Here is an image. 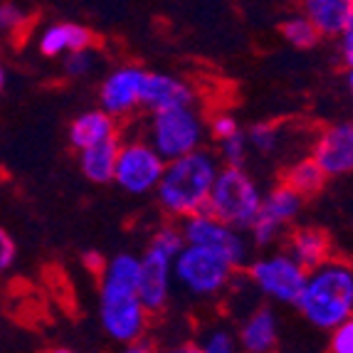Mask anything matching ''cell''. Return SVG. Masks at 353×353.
<instances>
[{
    "label": "cell",
    "instance_id": "1",
    "mask_svg": "<svg viewBox=\"0 0 353 353\" xmlns=\"http://www.w3.org/2000/svg\"><path fill=\"white\" fill-rule=\"evenodd\" d=\"M99 321L117 343H131L146 334L148 312L139 299V257L121 252L99 272Z\"/></svg>",
    "mask_w": 353,
    "mask_h": 353
},
{
    "label": "cell",
    "instance_id": "2",
    "mask_svg": "<svg viewBox=\"0 0 353 353\" xmlns=\"http://www.w3.org/2000/svg\"><path fill=\"white\" fill-rule=\"evenodd\" d=\"M314 329L329 331L353 314V270L341 259H326L306 272V282L294 301Z\"/></svg>",
    "mask_w": 353,
    "mask_h": 353
},
{
    "label": "cell",
    "instance_id": "3",
    "mask_svg": "<svg viewBox=\"0 0 353 353\" xmlns=\"http://www.w3.org/2000/svg\"><path fill=\"white\" fill-rule=\"evenodd\" d=\"M218 176V161L205 148H195L178 159L165 161L163 173L156 183L159 203L173 218H185L203 210Z\"/></svg>",
    "mask_w": 353,
    "mask_h": 353
},
{
    "label": "cell",
    "instance_id": "4",
    "mask_svg": "<svg viewBox=\"0 0 353 353\" xmlns=\"http://www.w3.org/2000/svg\"><path fill=\"white\" fill-rule=\"evenodd\" d=\"M259 208H262V190L245 171V165L218 168L203 210L245 232L259 215Z\"/></svg>",
    "mask_w": 353,
    "mask_h": 353
},
{
    "label": "cell",
    "instance_id": "5",
    "mask_svg": "<svg viewBox=\"0 0 353 353\" xmlns=\"http://www.w3.org/2000/svg\"><path fill=\"white\" fill-rule=\"evenodd\" d=\"M235 272L237 267L225 254L203 245L185 242L181 252L173 257V282H178L193 296L220 294L232 282Z\"/></svg>",
    "mask_w": 353,
    "mask_h": 353
},
{
    "label": "cell",
    "instance_id": "6",
    "mask_svg": "<svg viewBox=\"0 0 353 353\" xmlns=\"http://www.w3.org/2000/svg\"><path fill=\"white\" fill-rule=\"evenodd\" d=\"M203 136H205V124L193 106H173L151 114L148 143L163 156V161L201 148Z\"/></svg>",
    "mask_w": 353,
    "mask_h": 353
},
{
    "label": "cell",
    "instance_id": "7",
    "mask_svg": "<svg viewBox=\"0 0 353 353\" xmlns=\"http://www.w3.org/2000/svg\"><path fill=\"white\" fill-rule=\"evenodd\" d=\"M306 272L309 270H304L287 252L267 254V257H257L252 262H248L250 282L265 296L287 306H294V301L299 299L306 282Z\"/></svg>",
    "mask_w": 353,
    "mask_h": 353
},
{
    "label": "cell",
    "instance_id": "8",
    "mask_svg": "<svg viewBox=\"0 0 353 353\" xmlns=\"http://www.w3.org/2000/svg\"><path fill=\"white\" fill-rule=\"evenodd\" d=\"M163 165V156L151 143L143 139H134V141L119 143L112 181L129 195H146L156 188Z\"/></svg>",
    "mask_w": 353,
    "mask_h": 353
},
{
    "label": "cell",
    "instance_id": "9",
    "mask_svg": "<svg viewBox=\"0 0 353 353\" xmlns=\"http://www.w3.org/2000/svg\"><path fill=\"white\" fill-rule=\"evenodd\" d=\"M181 232H183V240L190 242V245H203V248H210L215 252L225 254L237 270L248 265L250 248H248V240L242 237V230L232 228V225L223 223L218 218H212L210 212L198 210L193 215H185Z\"/></svg>",
    "mask_w": 353,
    "mask_h": 353
},
{
    "label": "cell",
    "instance_id": "10",
    "mask_svg": "<svg viewBox=\"0 0 353 353\" xmlns=\"http://www.w3.org/2000/svg\"><path fill=\"white\" fill-rule=\"evenodd\" d=\"M139 299L148 314L165 309L173 289V257L148 242L143 257H139Z\"/></svg>",
    "mask_w": 353,
    "mask_h": 353
},
{
    "label": "cell",
    "instance_id": "11",
    "mask_svg": "<svg viewBox=\"0 0 353 353\" xmlns=\"http://www.w3.org/2000/svg\"><path fill=\"white\" fill-rule=\"evenodd\" d=\"M146 70L139 65H124L117 67L112 74L106 77L99 89V104L106 114L126 117L134 109H139V97H141V84Z\"/></svg>",
    "mask_w": 353,
    "mask_h": 353
},
{
    "label": "cell",
    "instance_id": "12",
    "mask_svg": "<svg viewBox=\"0 0 353 353\" xmlns=\"http://www.w3.org/2000/svg\"><path fill=\"white\" fill-rule=\"evenodd\" d=\"M312 159L329 178L351 173L353 168V126L348 121L334 124L319 136L314 143Z\"/></svg>",
    "mask_w": 353,
    "mask_h": 353
},
{
    "label": "cell",
    "instance_id": "13",
    "mask_svg": "<svg viewBox=\"0 0 353 353\" xmlns=\"http://www.w3.org/2000/svg\"><path fill=\"white\" fill-rule=\"evenodd\" d=\"M195 104V89L185 79L163 72H146L141 84V97L139 106L146 112H163L173 106H193Z\"/></svg>",
    "mask_w": 353,
    "mask_h": 353
},
{
    "label": "cell",
    "instance_id": "14",
    "mask_svg": "<svg viewBox=\"0 0 353 353\" xmlns=\"http://www.w3.org/2000/svg\"><path fill=\"white\" fill-rule=\"evenodd\" d=\"M237 346H242L248 353H270L279 343V324L277 314L270 306H259L245 319V324L237 336Z\"/></svg>",
    "mask_w": 353,
    "mask_h": 353
},
{
    "label": "cell",
    "instance_id": "15",
    "mask_svg": "<svg viewBox=\"0 0 353 353\" xmlns=\"http://www.w3.org/2000/svg\"><path fill=\"white\" fill-rule=\"evenodd\" d=\"M304 15L321 37H339L353 28V0H304Z\"/></svg>",
    "mask_w": 353,
    "mask_h": 353
},
{
    "label": "cell",
    "instance_id": "16",
    "mask_svg": "<svg viewBox=\"0 0 353 353\" xmlns=\"http://www.w3.org/2000/svg\"><path fill=\"white\" fill-rule=\"evenodd\" d=\"M119 143H121L119 136H112V139H104V141L92 143L79 151V171L89 183H94V185L112 183Z\"/></svg>",
    "mask_w": 353,
    "mask_h": 353
},
{
    "label": "cell",
    "instance_id": "17",
    "mask_svg": "<svg viewBox=\"0 0 353 353\" xmlns=\"http://www.w3.org/2000/svg\"><path fill=\"white\" fill-rule=\"evenodd\" d=\"M287 254L299 262L304 270H314L331 257V237L321 228H299L289 237Z\"/></svg>",
    "mask_w": 353,
    "mask_h": 353
},
{
    "label": "cell",
    "instance_id": "18",
    "mask_svg": "<svg viewBox=\"0 0 353 353\" xmlns=\"http://www.w3.org/2000/svg\"><path fill=\"white\" fill-rule=\"evenodd\" d=\"M92 30L77 23H54L40 35V52L45 57H59L72 50L92 48Z\"/></svg>",
    "mask_w": 353,
    "mask_h": 353
},
{
    "label": "cell",
    "instance_id": "19",
    "mask_svg": "<svg viewBox=\"0 0 353 353\" xmlns=\"http://www.w3.org/2000/svg\"><path fill=\"white\" fill-rule=\"evenodd\" d=\"M112 136H117V119L106 114L104 109H89L70 124V143L77 151L104 141V139H112Z\"/></svg>",
    "mask_w": 353,
    "mask_h": 353
},
{
    "label": "cell",
    "instance_id": "20",
    "mask_svg": "<svg viewBox=\"0 0 353 353\" xmlns=\"http://www.w3.org/2000/svg\"><path fill=\"white\" fill-rule=\"evenodd\" d=\"M301 208H304V198L296 190L289 188L287 183H279L277 188H272L267 195H262L259 215L277 223L279 228H287L292 220L299 218Z\"/></svg>",
    "mask_w": 353,
    "mask_h": 353
},
{
    "label": "cell",
    "instance_id": "21",
    "mask_svg": "<svg viewBox=\"0 0 353 353\" xmlns=\"http://www.w3.org/2000/svg\"><path fill=\"white\" fill-rule=\"evenodd\" d=\"M326 181H329V176H326V173L319 168L316 161L309 156V159L296 161L292 168H287L282 183H287L289 188L296 190L306 201V198H314V195L321 193V190L326 188Z\"/></svg>",
    "mask_w": 353,
    "mask_h": 353
},
{
    "label": "cell",
    "instance_id": "22",
    "mask_svg": "<svg viewBox=\"0 0 353 353\" xmlns=\"http://www.w3.org/2000/svg\"><path fill=\"white\" fill-rule=\"evenodd\" d=\"M279 32H282L284 40L296 50H314L321 40L319 30L314 28V23L306 15H294V18H287L279 25Z\"/></svg>",
    "mask_w": 353,
    "mask_h": 353
},
{
    "label": "cell",
    "instance_id": "23",
    "mask_svg": "<svg viewBox=\"0 0 353 353\" xmlns=\"http://www.w3.org/2000/svg\"><path fill=\"white\" fill-rule=\"evenodd\" d=\"M245 139H248V146H252L259 153H274L279 146V126L274 124H252L245 131Z\"/></svg>",
    "mask_w": 353,
    "mask_h": 353
},
{
    "label": "cell",
    "instance_id": "24",
    "mask_svg": "<svg viewBox=\"0 0 353 353\" xmlns=\"http://www.w3.org/2000/svg\"><path fill=\"white\" fill-rule=\"evenodd\" d=\"M220 153H223V161L228 165H245L248 161V139H245V131H235L228 139H220Z\"/></svg>",
    "mask_w": 353,
    "mask_h": 353
},
{
    "label": "cell",
    "instance_id": "25",
    "mask_svg": "<svg viewBox=\"0 0 353 353\" xmlns=\"http://www.w3.org/2000/svg\"><path fill=\"white\" fill-rule=\"evenodd\" d=\"M201 351L205 353H232L237 351V339L228 329H212L210 334L203 336Z\"/></svg>",
    "mask_w": 353,
    "mask_h": 353
},
{
    "label": "cell",
    "instance_id": "26",
    "mask_svg": "<svg viewBox=\"0 0 353 353\" xmlns=\"http://www.w3.org/2000/svg\"><path fill=\"white\" fill-rule=\"evenodd\" d=\"M151 245H156V248H161L163 252H168L171 257H176L178 252H181V248L185 245V240H183V232L181 228H173V225H163V228L156 232V235L151 237Z\"/></svg>",
    "mask_w": 353,
    "mask_h": 353
},
{
    "label": "cell",
    "instance_id": "27",
    "mask_svg": "<svg viewBox=\"0 0 353 353\" xmlns=\"http://www.w3.org/2000/svg\"><path fill=\"white\" fill-rule=\"evenodd\" d=\"M329 351L331 353H353V321L346 319L341 324L329 329Z\"/></svg>",
    "mask_w": 353,
    "mask_h": 353
},
{
    "label": "cell",
    "instance_id": "28",
    "mask_svg": "<svg viewBox=\"0 0 353 353\" xmlns=\"http://www.w3.org/2000/svg\"><path fill=\"white\" fill-rule=\"evenodd\" d=\"M94 65V54L92 50H72V52L65 54V74L67 77H84Z\"/></svg>",
    "mask_w": 353,
    "mask_h": 353
},
{
    "label": "cell",
    "instance_id": "29",
    "mask_svg": "<svg viewBox=\"0 0 353 353\" xmlns=\"http://www.w3.org/2000/svg\"><path fill=\"white\" fill-rule=\"evenodd\" d=\"M25 12L15 3H0V35H10L18 28H23Z\"/></svg>",
    "mask_w": 353,
    "mask_h": 353
},
{
    "label": "cell",
    "instance_id": "30",
    "mask_svg": "<svg viewBox=\"0 0 353 353\" xmlns=\"http://www.w3.org/2000/svg\"><path fill=\"white\" fill-rule=\"evenodd\" d=\"M15 257H18L15 240H12V235L6 228H0V277L6 272H10V267L15 265Z\"/></svg>",
    "mask_w": 353,
    "mask_h": 353
},
{
    "label": "cell",
    "instance_id": "31",
    "mask_svg": "<svg viewBox=\"0 0 353 353\" xmlns=\"http://www.w3.org/2000/svg\"><path fill=\"white\" fill-rule=\"evenodd\" d=\"M235 131H240V124H237V119L230 117V114H218V117L210 121V134L215 136V141L228 139V136H232Z\"/></svg>",
    "mask_w": 353,
    "mask_h": 353
},
{
    "label": "cell",
    "instance_id": "32",
    "mask_svg": "<svg viewBox=\"0 0 353 353\" xmlns=\"http://www.w3.org/2000/svg\"><path fill=\"white\" fill-rule=\"evenodd\" d=\"M336 40H339V48H336L339 59H343V67H346V70H351V67H353V28L343 30Z\"/></svg>",
    "mask_w": 353,
    "mask_h": 353
},
{
    "label": "cell",
    "instance_id": "33",
    "mask_svg": "<svg viewBox=\"0 0 353 353\" xmlns=\"http://www.w3.org/2000/svg\"><path fill=\"white\" fill-rule=\"evenodd\" d=\"M84 262H87V267H92L97 274H99L101 267H104V257H101V254H97V252H87V254H84Z\"/></svg>",
    "mask_w": 353,
    "mask_h": 353
},
{
    "label": "cell",
    "instance_id": "34",
    "mask_svg": "<svg viewBox=\"0 0 353 353\" xmlns=\"http://www.w3.org/2000/svg\"><path fill=\"white\" fill-rule=\"evenodd\" d=\"M6 84H8V72H6V67L0 65V94L6 92Z\"/></svg>",
    "mask_w": 353,
    "mask_h": 353
}]
</instances>
